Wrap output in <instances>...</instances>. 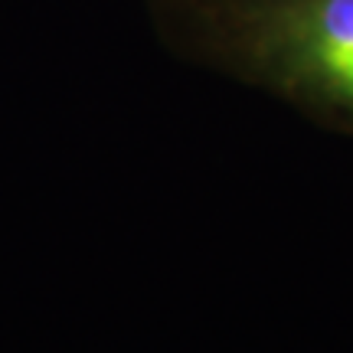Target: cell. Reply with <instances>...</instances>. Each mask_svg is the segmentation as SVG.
Returning a JSON list of instances; mask_svg holds the SVG:
<instances>
[{"label":"cell","instance_id":"cell-1","mask_svg":"<svg viewBox=\"0 0 353 353\" xmlns=\"http://www.w3.org/2000/svg\"><path fill=\"white\" fill-rule=\"evenodd\" d=\"M180 50L353 138V0H154Z\"/></svg>","mask_w":353,"mask_h":353}]
</instances>
